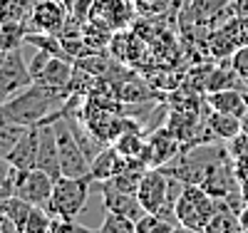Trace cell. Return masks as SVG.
<instances>
[{"label":"cell","mask_w":248,"mask_h":233,"mask_svg":"<svg viewBox=\"0 0 248 233\" xmlns=\"http://www.w3.org/2000/svg\"><path fill=\"white\" fill-rule=\"evenodd\" d=\"M119 164H122V154L114 149V146H105L92 161H90V171H87V179L94 184H102V181H109L117 176L119 171Z\"/></svg>","instance_id":"15"},{"label":"cell","mask_w":248,"mask_h":233,"mask_svg":"<svg viewBox=\"0 0 248 233\" xmlns=\"http://www.w3.org/2000/svg\"><path fill=\"white\" fill-rule=\"evenodd\" d=\"M206 129L211 132V137L229 141V139H233V137L241 132V117L223 114V112L211 109V112H209V117H206Z\"/></svg>","instance_id":"18"},{"label":"cell","mask_w":248,"mask_h":233,"mask_svg":"<svg viewBox=\"0 0 248 233\" xmlns=\"http://www.w3.org/2000/svg\"><path fill=\"white\" fill-rule=\"evenodd\" d=\"M0 196H3V186H0Z\"/></svg>","instance_id":"36"},{"label":"cell","mask_w":248,"mask_h":233,"mask_svg":"<svg viewBox=\"0 0 248 233\" xmlns=\"http://www.w3.org/2000/svg\"><path fill=\"white\" fill-rule=\"evenodd\" d=\"M238 221H241V228H243V231H248V203L238 211Z\"/></svg>","instance_id":"30"},{"label":"cell","mask_w":248,"mask_h":233,"mask_svg":"<svg viewBox=\"0 0 248 233\" xmlns=\"http://www.w3.org/2000/svg\"><path fill=\"white\" fill-rule=\"evenodd\" d=\"M231 15V0H191L189 5V20L203 28L223 25Z\"/></svg>","instance_id":"12"},{"label":"cell","mask_w":248,"mask_h":233,"mask_svg":"<svg viewBox=\"0 0 248 233\" xmlns=\"http://www.w3.org/2000/svg\"><path fill=\"white\" fill-rule=\"evenodd\" d=\"M37 169H43L45 174H50L55 181L62 176L60 169V154H57V137H55V126L52 122L40 124V146H37Z\"/></svg>","instance_id":"13"},{"label":"cell","mask_w":248,"mask_h":233,"mask_svg":"<svg viewBox=\"0 0 248 233\" xmlns=\"http://www.w3.org/2000/svg\"><path fill=\"white\" fill-rule=\"evenodd\" d=\"M179 233H191V231H186V228H181V226H179Z\"/></svg>","instance_id":"34"},{"label":"cell","mask_w":248,"mask_h":233,"mask_svg":"<svg viewBox=\"0 0 248 233\" xmlns=\"http://www.w3.org/2000/svg\"><path fill=\"white\" fill-rule=\"evenodd\" d=\"M65 25H67V3H62V0H37L30 20V30L57 37L62 35Z\"/></svg>","instance_id":"8"},{"label":"cell","mask_w":248,"mask_h":233,"mask_svg":"<svg viewBox=\"0 0 248 233\" xmlns=\"http://www.w3.org/2000/svg\"><path fill=\"white\" fill-rule=\"evenodd\" d=\"M144 146H147V139L141 137L139 126L132 124L129 129H124L117 139H114V149L122 154V156H141Z\"/></svg>","instance_id":"20"},{"label":"cell","mask_w":248,"mask_h":233,"mask_svg":"<svg viewBox=\"0 0 248 233\" xmlns=\"http://www.w3.org/2000/svg\"><path fill=\"white\" fill-rule=\"evenodd\" d=\"M179 137L171 129H156L152 137H147V146L139 159H144L149 166H167L179 154Z\"/></svg>","instance_id":"10"},{"label":"cell","mask_w":248,"mask_h":233,"mask_svg":"<svg viewBox=\"0 0 248 233\" xmlns=\"http://www.w3.org/2000/svg\"><path fill=\"white\" fill-rule=\"evenodd\" d=\"M241 132H243V134L248 137V112H246V114L241 117Z\"/></svg>","instance_id":"32"},{"label":"cell","mask_w":248,"mask_h":233,"mask_svg":"<svg viewBox=\"0 0 248 233\" xmlns=\"http://www.w3.org/2000/svg\"><path fill=\"white\" fill-rule=\"evenodd\" d=\"M50 57H52V52H47V50H35V57H32V62H30L32 82H35V77H40V72L45 70V65L50 62Z\"/></svg>","instance_id":"27"},{"label":"cell","mask_w":248,"mask_h":233,"mask_svg":"<svg viewBox=\"0 0 248 233\" xmlns=\"http://www.w3.org/2000/svg\"><path fill=\"white\" fill-rule=\"evenodd\" d=\"M231 10L236 17H248V0H231Z\"/></svg>","instance_id":"29"},{"label":"cell","mask_w":248,"mask_h":233,"mask_svg":"<svg viewBox=\"0 0 248 233\" xmlns=\"http://www.w3.org/2000/svg\"><path fill=\"white\" fill-rule=\"evenodd\" d=\"M52 126H55V137H57V154H60V169L62 176H87L90 171V159L85 156L82 146L72 132L70 117L65 114V109H60L50 117Z\"/></svg>","instance_id":"3"},{"label":"cell","mask_w":248,"mask_h":233,"mask_svg":"<svg viewBox=\"0 0 248 233\" xmlns=\"http://www.w3.org/2000/svg\"><path fill=\"white\" fill-rule=\"evenodd\" d=\"M37 146H40V124H32L15 141L5 159L17 171H30V169H37Z\"/></svg>","instance_id":"11"},{"label":"cell","mask_w":248,"mask_h":233,"mask_svg":"<svg viewBox=\"0 0 248 233\" xmlns=\"http://www.w3.org/2000/svg\"><path fill=\"white\" fill-rule=\"evenodd\" d=\"M72 65L62 57V55H52L50 62L45 65V70L40 72V77H35V82L45 84V87L60 92V94H70V82H72Z\"/></svg>","instance_id":"14"},{"label":"cell","mask_w":248,"mask_h":233,"mask_svg":"<svg viewBox=\"0 0 248 233\" xmlns=\"http://www.w3.org/2000/svg\"><path fill=\"white\" fill-rule=\"evenodd\" d=\"M231 67H233L243 79H248V45H246V47H238V50L231 55Z\"/></svg>","instance_id":"25"},{"label":"cell","mask_w":248,"mask_h":233,"mask_svg":"<svg viewBox=\"0 0 248 233\" xmlns=\"http://www.w3.org/2000/svg\"><path fill=\"white\" fill-rule=\"evenodd\" d=\"M52 186L55 179L45 174L43 169H30V171H17L15 179V196L25 199L32 206H43L47 208L50 196H52Z\"/></svg>","instance_id":"6"},{"label":"cell","mask_w":248,"mask_h":233,"mask_svg":"<svg viewBox=\"0 0 248 233\" xmlns=\"http://www.w3.org/2000/svg\"><path fill=\"white\" fill-rule=\"evenodd\" d=\"M233 174H236V179H238V181L248 179V154H243V156H236V159H233Z\"/></svg>","instance_id":"28"},{"label":"cell","mask_w":248,"mask_h":233,"mask_svg":"<svg viewBox=\"0 0 248 233\" xmlns=\"http://www.w3.org/2000/svg\"><path fill=\"white\" fill-rule=\"evenodd\" d=\"M5 55H8V52H3V50H0V65H3V60H5Z\"/></svg>","instance_id":"33"},{"label":"cell","mask_w":248,"mask_h":233,"mask_svg":"<svg viewBox=\"0 0 248 233\" xmlns=\"http://www.w3.org/2000/svg\"><path fill=\"white\" fill-rule=\"evenodd\" d=\"M238 188H241V196H243V201L248 203V179L238 181Z\"/></svg>","instance_id":"31"},{"label":"cell","mask_w":248,"mask_h":233,"mask_svg":"<svg viewBox=\"0 0 248 233\" xmlns=\"http://www.w3.org/2000/svg\"><path fill=\"white\" fill-rule=\"evenodd\" d=\"M65 99H67V94H60V92L45 87V84L32 82L30 87H25L23 92H17L15 97L0 104V112L23 126H32V124L47 122L55 114L52 109L62 107Z\"/></svg>","instance_id":"1"},{"label":"cell","mask_w":248,"mask_h":233,"mask_svg":"<svg viewBox=\"0 0 248 233\" xmlns=\"http://www.w3.org/2000/svg\"><path fill=\"white\" fill-rule=\"evenodd\" d=\"M99 233H137V231H134V221L107 211V218H105V223L99 226Z\"/></svg>","instance_id":"23"},{"label":"cell","mask_w":248,"mask_h":233,"mask_svg":"<svg viewBox=\"0 0 248 233\" xmlns=\"http://www.w3.org/2000/svg\"><path fill=\"white\" fill-rule=\"evenodd\" d=\"M25 129H28V126L8 119L3 112H0V156H8V152L15 146V141L23 137Z\"/></svg>","instance_id":"21"},{"label":"cell","mask_w":248,"mask_h":233,"mask_svg":"<svg viewBox=\"0 0 248 233\" xmlns=\"http://www.w3.org/2000/svg\"><path fill=\"white\" fill-rule=\"evenodd\" d=\"M30 84H32V75H30V67L25 65L23 50L17 47L8 52L3 65H0V104L15 97L17 92H23Z\"/></svg>","instance_id":"5"},{"label":"cell","mask_w":248,"mask_h":233,"mask_svg":"<svg viewBox=\"0 0 248 233\" xmlns=\"http://www.w3.org/2000/svg\"><path fill=\"white\" fill-rule=\"evenodd\" d=\"M37 0H0V23L30 28Z\"/></svg>","instance_id":"17"},{"label":"cell","mask_w":248,"mask_h":233,"mask_svg":"<svg viewBox=\"0 0 248 233\" xmlns=\"http://www.w3.org/2000/svg\"><path fill=\"white\" fill-rule=\"evenodd\" d=\"M216 208H218V199H214L201 184H184L174 203V218L186 231L203 233L209 221L214 218Z\"/></svg>","instance_id":"2"},{"label":"cell","mask_w":248,"mask_h":233,"mask_svg":"<svg viewBox=\"0 0 248 233\" xmlns=\"http://www.w3.org/2000/svg\"><path fill=\"white\" fill-rule=\"evenodd\" d=\"M102 196H105V206H107L109 214L124 216L129 221H139L144 214H147L137 194L122 191V188H117L112 181H102Z\"/></svg>","instance_id":"9"},{"label":"cell","mask_w":248,"mask_h":233,"mask_svg":"<svg viewBox=\"0 0 248 233\" xmlns=\"http://www.w3.org/2000/svg\"><path fill=\"white\" fill-rule=\"evenodd\" d=\"M28 32H30V28H25V25H5V23H0V50L13 52L17 47H23V42H28Z\"/></svg>","instance_id":"22"},{"label":"cell","mask_w":248,"mask_h":233,"mask_svg":"<svg viewBox=\"0 0 248 233\" xmlns=\"http://www.w3.org/2000/svg\"><path fill=\"white\" fill-rule=\"evenodd\" d=\"M92 181L87 176H60L52 186L47 211L60 218H77L87 206Z\"/></svg>","instance_id":"4"},{"label":"cell","mask_w":248,"mask_h":233,"mask_svg":"<svg viewBox=\"0 0 248 233\" xmlns=\"http://www.w3.org/2000/svg\"><path fill=\"white\" fill-rule=\"evenodd\" d=\"M62 3H67V5H70V3H72V0H62Z\"/></svg>","instance_id":"35"},{"label":"cell","mask_w":248,"mask_h":233,"mask_svg":"<svg viewBox=\"0 0 248 233\" xmlns=\"http://www.w3.org/2000/svg\"><path fill=\"white\" fill-rule=\"evenodd\" d=\"M203 233H243V228H241V221H238L236 211L229 208L223 201H218L216 214L209 221V226H206Z\"/></svg>","instance_id":"19"},{"label":"cell","mask_w":248,"mask_h":233,"mask_svg":"<svg viewBox=\"0 0 248 233\" xmlns=\"http://www.w3.org/2000/svg\"><path fill=\"white\" fill-rule=\"evenodd\" d=\"M229 156L231 159H236V156H243V154H248V137L243 134V132H238L233 139H229Z\"/></svg>","instance_id":"26"},{"label":"cell","mask_w":248,"mask_h":233,"mask_svg":"<svg viewBox=\"0 0 248 233\" xmlns=\"http://www.w3.org/2000/svg\"><path fill=\"white\" fill-rule=\"evenodd\" d=\"M243 233H248V231H243Z\"/></svg>","instance_id":"37"},{"label":"cell","mask_w":248,"mask_h":233,"mask_svg":"<svg viewBox=\"0 0 248 233\" xmlns=\"http://www.w3.org/2000/svg\"><path fill=\"white\" fill-rule=\"evenodd\" d=\"M132 13H134V8L129 0H92L90 23L105 28L107 32L124 30L132 20Z\"/></svg>","instance_id":"7"},{"label":"cell","mask_w":248,"mask_h":233,"mask_svg":"<svg viewBox=\"0 0 248 233\" xmlns=\"http://www.w3.org/2000/svg\"><path fill=\"white\" fill-rule=\"evenodd\" d=\"M45 233H99V231H90L85 226L75 223V218H60V216H52L50 226Z\"/></svg>","instance_id":"24"},{"label":"cell","mask_w":248,"mask_h":233,"mask_svg":"<svg viewBox=\"0 0 248 233\" xmlns=\"http://www.w3.org/2000/svg\"><path fill=\"white\" fill-rule=\"evenodd\" d=\"M209 107L216 109V112H223V114H233V117H243L248 112V104H246V97L238 87H226V90H216V92H209Z\"/></svg>","instance_id":"16"}]
</instances>
